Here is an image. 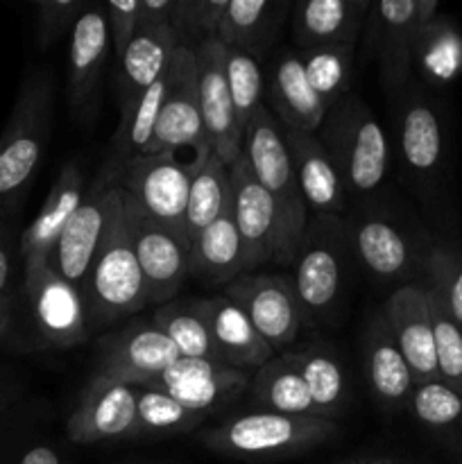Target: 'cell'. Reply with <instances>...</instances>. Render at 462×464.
Instances as JSON below:
<instances>
[{
	"label": "cell",
	"mask_w": 462,
	"mask_h": 464,
	"mask_svg": "<svg viewBox=\"0 0 462 464\" xmlns=\"http://www.w3.org/2000/svg\"><path fill=\"white\" fill-rule=\"evenodd\" d=\"M89 335L80 293L48 261L23 267L3 343L25 352L71 349Z\"/></svg>",
	"instance_id": "6da1fadb"
},
{
	"label": "cell",
	"mask_w": 462,
	"mask_h": 464,
	"mask_svg": "<svg viewBox=\"0 0 462 464\" xmlns=\"http://www.w3.org/2000/svg\"><path fill=\"white\" fill-rule=\"evenodd\" d=\"M353 249L347 218L313 216L290 263L303 326H317L338 313L347 293Z\"/></svg>",
	"instance_id": "7a4b0ae2"
},
{
	"label": "cell",
	"mask_w": 462,
	"mask_h": 464,
	"mask_svg": "<svg viewBox=\"0 0 462 464\" xmlns=\"http://www.w3.org/2000/svg\"><path fill=\"white\" fill-rule=\"evenodd\" d=\"M320 131L322 145L338 168L349 198L370 202L388 175L390 148L383 127L365 100L349 91L326 109Z\"/></svg>",
	"instance_id": "3957f363"
},
{
	"label": "cell",
	"mask_w": 462,
	"mask_h": 464,
	"mask_svg": "<svg viewBox=\"0 0 462 464\" xmlns=\"http://www.w3.org/2000/svg\"><path fill=\"white\" fill-rule=\"evenodd\" d=\"M82 304L91 331L111 326L148 306V285L131 247L122 211V193L113 211L102 247L82 285Z\"/></svg>",
	"instance_id": "277c9868"
},
{
	"label": "cell",
	"mask_w": 462,
	"mask_h": 464,
	"mask_svg": "<svg viewBox=\"0 0 462 464\" xmlns=\"http://www.w3.org/2000/svg\"><path fill=\"white\" fill-rule=\"evenodd\" d=\"M240 154L249 163V170L254 172L258 184L267 190L274 202L276 220H279L281 266H290L311 216H308V207L294 177L281 125L267 104L258 109L245 130Z\"/></svg>",
	"instance_id": "5b68a950"
},
{
	"label": "cell",
	"mask_w": 462,
	"mask_h": 464,
	"mask_svg": "<svg viewBox=\"0 0 462 464\" xmlns=\"http://www.w3.org/2000/svg\"><path fill=\"white\" fill-rule=\"evenodd\" d=\"M338 433L335 421L249 411L207 430V449L234 460H284L311 451Z\"/></svg>",
	"instance_id": "8992f818"
},
{
	"label": "cell",
	"mask_w": 462,
	"mask_h": 464,
	"mask_svg": "<svg viewBox=\"0 0 462 464\" xmlns=\"http://www.w3.org/2000/svg\"><path fill=\"white\" fill-rule=\"evenodd\" d=\"M347 227L353 258L374 279L406 285L426 276L433 240L406 218L365 202L347 218Z\"/></svg>",
	"instance_id": "52a82bcc"
},
{
	"label": "cell",
	"mask_w": 462,
	"mask_h": 464,
	"mask_svg": "<svg viewBox=\"0 0 462 464\" xmlns=\"http://www.w3.org/2000/svg\"><path fill=\"white\" fill-rule=\"evenodd\" d=\"M54 80L48 68H34L18 89L0 136V199L25 188L53 136Z\"/></svg>",
	"instance_id": "ba28073f"
},
{
	"label": "cell",
	"mask_w": 462,
	"mask_h": 464,
	"mask_svg": "<svg viewBox=\"0 0 462 464\" xmlns=\"http://www.w3.org/2000/svg\"><path fill=\"white\" fill-rule=\"evenodd\" d=\"M118 179H120V166L107 159L91 188L86 190L80 208L50 252V267L77 293H82V285L102 247L104 234L120 199L122 188L118 186Z\"/></svg>",
	"instance_id": "9c48e42d"
},
{
	"label": "cell",
	"mask_w": 462,
	"mask_h": 464,
	"mask_svg": "<svg viewBox=\"0 0 462 464\" xmlns=\"http://www.w3.org/2000/svg\"><path fill=\"white\" fill-rule=\"evenodd\" d=\"M438 12V0L371 3L365 21V54L379 62L380 80L392 93H399L412 82L417 39Z\"/></svg>",
	"instance_id": "30bf717a"
},
{
	"label": "cell",
	"mask_w": 462,
	"mask_h": 464,
	"mask_svg": "<svg viewBox=\"0 0 462 464\" xmlns=\"http://www.w3.org/2000/svg\"><path fill=\"white\" fill-rule=\"evenodd\" d=\"M195 172V161L184 163L177 154H140L125 163L118 186L139 204L149 220L188 243L186 208Z\"/></svg>",
	"instance_id": "8fae6325"
},
{
	"label": "cell",
	"mask_w": 462,
	"mask_h": 464,
	"mask_svg": "<svg viewBox=\"0 0 462 464\" xmlns=\"http://www.w3.org/2000/svg\"><path fill=\"white\" fill-rule=\"evenodd\" d=\"M181 148L195 150L197 168L211 154L204 139L202 111H199L197 59L193 50L186 48H177L166 68V93L145 154H177V150Z\"/></svg>",
	"instance_id": "7c38bea8"
},
{
	"label": "cell",
	"mask_w": 462,
	"mask_h": 464,
	"mask_svg": "<svg viewBox=\"0 0 462 464\" xmlns=\"http://www.w3.org/2000/svg\"><path fill=\"white\" fill-rule=\"evenodd\" d=\"M397 95L394 134L399 157L412 179L430 186L439 179L447 163V125L442 111L412 82Z\"/></svg>",
	"instance_id": "4fadbf2b"
},
{
	"label": "cell",
	"mask_w": 462,
	"mask_h": 464,
	"mask_svg": "<svg viewBox=\"0 0 462 464\" xmlns=\"http://www.w3.org/2000/svg\"><path fill=\"white\" fill-rule=\"evenodd\" d=\"M122 211L131 247L148 285V302L154 306L172 302L190 276V245L149 220L139 204L122 190Z\"/></svg>",
	"instance_id": "5bb4252c"
},
{
	"label": "cell",
	"mask_w": 462,
	"mask_h": 464,
	"mask_svg": "<svg viewBox=\"0 0 462 464\" xmlns=\"http://www.w3.org/2000/svg\"><path fill=\"white\" fill-rule=\"evenodd\" d=\"M181 358L179 349L149 322H131L104 335L98 344L95 379L143 388Z\"/></svg>",
	"instance_id": "9a60e30c"
},
{
	"label": "cell",
	"mask_w": 462,
	"mask_h": 464,
	"mask_svg": "<svg viewBox=\"0 0 462 464\" xmlns=\"http://www.w3.org/2000/svg\"><path fill=\"white\" fill-rule=\"evenodd\" d=\"M231 302L238 304L263 340L284 352L302 331V311L288 275L249 272L225 288Z\"/></svg>",
	"instance_id": "2e32d148"
},
{
	"label": "cell",
	"mask_w": 462,
	"mask_h": 464,
	"mask_svg": "<svg viewBox=\"0 0 462 464\" xmlns=\"http://www.w3.org/2000/svg\"><path fill=\"white\" fill-rule=\"evenodd\" d=\"M231 177V213L245 252V270L276 263L281 266V240L276 208L267 190L256 181L249 163L240 154L238 161L229 166Z\"/></svg>",
	"instance_id": "e0dca14e"
},
{
	"label": "cell",
	"mask_w": 462,
	"mask_h": 464,
	"mask_svg": "<svg viewBox=\"0 0 462 464\" xmlns=\"http://www.w3.org/2000/svg\"><path fill=\"white\" fill-rule=\"evenodd\" d=\"M66 435L82 447L136 440V388L91 376L68 415Z\"/></svg>",
	"instance_id": "ac0fdd59"
},
{
	"label": "cell",
	"mask_w": 462,
	"mask_h": 464,
	"mask_svg": "<svg viewBox=\"0 0 462 464\" xmlns=\"http://www.w3.org/2000/svg\"><path fill=\"white\" fill-rule=\"evenodd\" d=\"M247 372L211 361L179 358L166 372L154 376L143 388L157 390L175 399L186 411L208 417V412L231 406L249 388Z\"/></svg>",
	"instance_id": "d6986e66"
},
{
	"label": "cell",
	"mask_w": 462,
	"mask_h": 464,
	"mask_svg": "<svg viewBox=\"0 0 462 464\" xmlns=\"http://www.w3.org/2000/svg\"><path fill=\"white\" fill-rule=\"evenodd\" d=\"M225 50L217 39L207 41L195 50V59H197L199 111H202L207 148L225 166H234L243 152V134L236 125L234 104H231Z\"/></svg>",
	"instance_id": "ffe728a7"
},
{
	"label": "cell",
	"mask_w": 462,
	"mask_h": 464,
	"mask_svg": "<svg viewBox=\"0 0 462 464\" xmlns=\"http://www.w3.org/2000/svg\"><path fill=\"white\" fill-rule=\"evenodd\" d=\"M415 385L439 381L426 279L399 285L380 308Z\"/></svg>",
	"instance_id": "44dd1931"
},
{
	"label": "cell",
	"mask_w": 462,
	"mask_h": 464,
	"mask_svg": "<svg viewBox=\"0 0 462 464\" xmlns=\"http://www.w3.org/2000/svg\"><path fill=\"white\" fill-rule=\"evenodd\" d=\"M107 14L102 5H86L71 32L68 48V98L77 116H93L100 82L111 54Z\"/></svg>",
	"instance_id": "7402d4cb"
},
{
	"label": "cell",
	"mask_w": 462,
	"mask_h": 464,
	"mask_svg": "<svg viewBox=\"0 0 462 464\" xmlns=\"http://www.w3.org/2000/svg\"><path fill=\"white\" fill-rule=\"evenodd\" d=\"M216 347L217 361L240 372H256L274 358V349L258 335L243 308L226 295L195 299Z\"/></svg>",
	"instance_id": "603a6c76"
},
{
	"label": "cell",
	"mask_w": 462,
	"mask_h": 464,
	"mask_svg": "<svg viewBox=\"0 0 462 464\" xmlns=\"http://www.w3.org/2000/svg\"><path fill=\"white\" fill-rule=\"evenodd\" d=\"M299 190L306 202L308 213L315 216H342L347 211V188L338 168L317 134L281 127Z\"/></svg>",
	"instance_id": "cb8c5ba5"
},
{
	"label": "cell",
	"mask_w": 462,
	"mask_h": 464,
	"mask_svg": "<svg viewBox=\"0 0 462 464\" xmlns=\"http://www.w3.org/2000/svg\"><path fill=\"white\" fill-rule=\"evenodd\" d=\"M270 111L279 121L281 127L303 131V134H317L324 122L326 104L320 95L313 91L303 71L302 54L285 50L272 62L270 72L265 80Z\"/></svg>",
	"instance_id": "d4e9b609"
},
{
	"label": "cell",
	"mask_w": 462,
	"mask_h": 464,
	"mask_svg": "<svg viewBox=\"0 0 462 464\" xmlns=\"http://www.w3.org/2000/svg\"><path fill=\"white\" fill-rule=\"evenodd\" d=\"M86 195V181L80 166L75 161L66 163L59 170L43 207L39 208L34 220L27 229L18 236V252H21V266H36L50 258V252L57 245L59 236L63 234L66 225L75 211L80 208Z\"/></svg>",
	"instance_id": "484cf974"
},
{
	"label": "cell",
	"mask_w": 462,
	"mask_h": 464,
	"mask_svg": "<svg viewBox=\"0 0 462 464\" xmlns=\"http://www.w3.org/2000/svg\"><path fill=\"white\" fill-rule=\"evenodd\" d=\"M362 356H365L367 383L376 403L388 412L406 411L415 390V381L380 311L367 322L362 335Z\"/></svg>",
	"instance_id": "4316f807"
},
{
	"label": "cell",
	"mask_w": 462,
	"mask_h": 464,
	"mask_svg": "<svg viewBox=\"0 0 462 464\" xmlns=\"http://www.w3.org/2000/svg\"><path fill=\"white\" fill-rule=\"evenodd\" d=\"M371 3L367 0H306L294 5L293 36L302 50L356 45Z\"/></svg>",
	"instance_id": "83f0119b"
},
{
	"label": "cell",
	"mask_w": 462,
	"mask_h": 464,
	"mask_svg": "<svg viewBox=\"0 0 462 464\" xmlns=\"http://www.w3.org/2000/svg\"><path fill=\"white\" fill-rule=\"evenodd\" d=\"M179 48L175 30L170 25L143 27L130 41L118 59V98L120 109L139 100L154 82H159Z\"/></svg>",
	"instance_id": "f1b7e54d"
},
{
	"label": "cell",
	"mask_w": 462,
	"mask_h": 464,
	"mask_svg": "<svg viewBox=\"0 0 462 464\" xmlns=\"http://www.w3.org/2000/svg\"><path fill=\"white\" fill-rule=\"evenodd\" d=\"M288 3L284 0H229L217 30V41L225 48L261 59L279 36Z\"/></svg>",
	"instance_id": "f546056e"
},
{
	"label": "cell",
	"mask_w": 462,
	"mask_h": 464,
	"mask_svg": "<svg viewBox=\"0 0 462 464\" xmlns=\"http://www.w3.org/2000/svg\"><path fill=\"white\" fill-rule=\"evenodd\" d=\"M245 270V252L236 229L231 204L213 225L190 240V276L207 285H229Z\"/></svg>",
	"instance_id": "4dcf8cb0"
},
{
	"label": "cell",
	"mask_w": 462,
	"mask_h": 464,
	"mask_svg": "<svg viewBox=\"0 0 462 464\" xmlns=\"http://www.w3.org/2000/svg\"><path fill=\"white\" fill-rule=\"evenodd\" d=\"M247 401L252 411L293 417H317L311 392L294 367L290 352L274 356L249 379ZM320 420V417H317Z\"/></svg>",
	"instance_id": "1f68e13d"
},
{
	"label": "cell",
	"mask_w": 462,
	"mask_h": 464,
	"mask_svg": "<svg viewBox=\"0 0 462 464\" xmlns=\"http://www.w3.org/2000/svg\"><path fill=\"white\" fill-rule=\"evenodd\" d=\"M290 358L311 392L317 417L333 421L349 401V379L340 358L331 349L317 344L302 352H290Z\"/></svg>",
	"instance_id": "d6a6232c"
},
{
	"label": "cell",
	"mask_w": 462,
	"mask_h": 464,
	"mask_svg": "<svg viewBox=\"0 0 462 464\" xmlns=\"http://www.w3.org/2000/svg\"><path fill=\"white\" fill-rule=\"evenodd\" d=\"M412 72H419L426 84L448 86L462 72V32L448 16L430 18L419 32Z\"/></svg>",
	"instance_id": "836d02e7"
},
{
	"label": "cell",
	"mask_w": 462,
	"mask_h": 464,
	"mask_svg": "<svg viewBox=\"0 0 462 464\" xmlns=\"http://www.w3.org/2000/svg\"><path fill=\"white\" fill-rule=\"evenodd\" d=\"M231 204V177L229 166L216 154H208L207 161L197 168L190 184L188 208H186V234L188 243L202 234L208 225L217 220Z\"/></svg>",
	"instance_id": "e575fe53"
},
{
	"label": "cell",
	"mask_w": 462,
	"mask_h": 464,
	"mask_svg": "<svg viewBox=\"0 0 462 464\" xmlns=\"http://www.w3.org/2000/svg\"><path fill=\"white\" fill-rule=\"evenodd\" d=\"M152 322L170 338V343L179 349L181 358H195V361H217L216 347H213L211 334L195 308V299H184V302H168L157 306ZM222 365V362H220Z\"/></svg>",
	"instance_id": "d590c367"
},
{
	"label": "cell",
	"mask_w": 462,
	"mask_h": 464,
	"mask_svg": "<svg viewBox=\"0 0 462 464\" xmlns=\"http://www.w3.org/2000/svg\"><path fill=\"white\" fill-rule=\"evenodd\" d=\"M406 411L435 435H447L462 449V394L442 381L415 385Z\"/></svg>",
	"instance_id": "8d00e7d4"
},
{
	"label": "cell",
	"mask_w": 462,
	"mask_h": 464,
	"mask_svg": "<svg viewBox=\"0 0 462 464\" xmlns=\"http://www.w3.org/2000/svg\"><path fill=\"white\" fill-rule=\"evenodd\" d=\"M204 415L186 411L168 394L136 388V440L168 438L193 430Z\"/></svg>",
	"instance_id": "74e56055"
},
{
	"label": "cell",
	"mask_w": 462,
	"mask_h": 464,
	"mask_svg": "<svg viewBox=\"0 0 462 464\" xmlns=\"http://www.w3.org/2000/svg\"><path fill=\"white\" fill-rule=\"evenodd\" d=\"M353 48L356 45H324V48H313L302 53V63L308 82L326 107H331L342 95L349 93Z\"/></svg>",
	"instance_id": "f35d334b"
},
{
	"label": "cell",
	"mask_w": 462,
	"mask_h": 464,
	"mask_svg": "<svg viewBox=\"0 0 462 464\" xmlns=\"http://www.w3.org/2000/svg\"><path fill=\"white\" fill-rule=\"evenodd\" d=\"M225 71L226 82H229L231 104H234L236 125L240 134L256 116L258 109L263 107V93H265V77H263L258 59L240 50H225Z\"/></svg>",
	"instance_id": "ab89813d"
},
{
	"label": "cell",
	"mask_w": 462,
	"mask_h": 464,
	"mask_svg": "<svg viewBox=\"0 0 462 464\" xmlns=\"http://www.w3.org/2000/svg\"><path fill=\"white\" fill-rule=\"evenodd\" d=\"M426 288H428V308L430 322H433L435 358H438L439 381L456 390L457 394H462V329L448 315L442 299L430 288L428 281H426Z\"/></svg>",
	"instance_id": "60d3db41"
},
{
	"label": "cell",
	"mask_w": 462,
	"mask_h": 464,
	"mask_svg": "<svg viewBox=\"0 0 462 464\" xmlns=\"http://www.w3.org/2000/svg\"><path fill=\"white\" fill-rule=\"evenodd\" d=\"M229 0H177L170 27L179 48L197 50L207 41L217 39L220 21Z\"/></svg>",
	"instance_id": "b9f144b4"
},
{
	"label": "cell",
	"mask_w": 462,
	"mask_h": 464,
	"mask_svg": "<svg viewBox=\"0 0 462 464\" xmlns=\"http://www.w3.org/2000/svg\"><path fill=\"white\" fill-rule=\"evenodd\" d=\"M424 279L462 329V245L433 243Z\"/></svg>",
	"instance_id": "7bdbcfd3"
},
{
	"label": "cell",
	"mask_w": 462,
	"mask_h": 464,
	"mask_svg": "<svg viewBox=\"0 0 462 464\" xmlns=\"http://www.w3.org/2000/svg\"><path fill=\"white\" fill-rule=\"evenodd\" d=\"M36 9V36L41 48H50L62 36L71 34L77 18L86 9L84 0H39Z\"/></svg>",
	"instance_id": "ee69618b"
},
{
	"label": "cell",
	"mask_w": 462,
	"mask_h": 464,
	"mask_svg": "<svg viewBox=\"0 0 462 464\" xmlns=\"http://www.w3.org/2000/svg\"><path fill=\"white\" fill-rule=\"evenodd\" d=\"M16 261H21L18 238L9 229V225L0 220V343L7 331L9 313H12L16 288L21 284V275L16 276Z\"/></svg>",
	"instance_id": "f6af8a7d"
},
{
	"label": "cell",
	"mask_w": 462,
	"mask_h": 464,
	"mask_svg": "<svg viewBox=\"0 0 462 464\" xmlns=\"http://www.w3.org/2000/svg\"><path fill=\"white\" fill-rule=\"evenodd\" d=\"M104 14H107L109 34H111L113 54L116 62L122 57L130 41L134 39L136 32L140 30V0H122V3H104Z\"/></svg>",
	"instance_id": "bcb514c9"
},
{
	"label": "cell",
	"mask_w": 462,
	"mask_h": 464,
	"mask_svg": "<svg viewBox=\"0 0 462 464\" xmlns=\"http://www.w3.org/2000/svg\"><path fill=\"white\" fill-rule=\"evenodd\" d=\"M5 464H63L62 453L50 442H27Z\"/></svg>",
	"instance_id": "7dc6e473"
},
{
	"label": "cell",
	"mask_w": 462,
	"mask_h": 464,
	"mask_svg": "<svg viewBox=\"0 0 462 464\" xmlns=\"http://www.w3.org/2000/svg\"><path fill=\"white\" fill-rule=\"evenodd\" d=\"M177 0H140V30L170 25Z\"/></svg>",
	"instance_id": "c3c4849f"
},
{
	"label": "cell",
	"mask_w": 462,
	"mask_h": 464,
	"mask_svg": "<svg viewBox=\"0 0 462 464\" xmlns=\"http://www.w3.org/2000/svg\"><path fill=\"white\" fill-rule=\"evenodd\" d=\"M342 464H408V462L399 460V458H392V456H380V458H362V460H351Z\"/></svg>",
	"instance_id": "681fc988"
},
{
	"label": "cell",
	"mask_w": 462,
	"mask_h": 464,
	"mask_svg": "<svg viewBox=\"0 0 462 464\" xmlns=\"http://www.w3.org/2000/svg\"><path fill=\"white\" fill-rule=\"evenodd\" d=\"M0 408H3V394H0Z\"/></svg>",
	"instance_id": "f907efd6"
},
{
	"label": "cell",
	"mask_w": 462,
	"mask_h": 464,
	"mask_svg": "<svg viewBox=\"0 0 462 464\" xmlns=\"http://www.w3.org/2000/svg\"><path fill=\"white\" fill-rule=\"evenodd\" d=\"M460 453H462V449H460Z\"/></svg>",
	"instance_id": "816d5d0a"
}]
</instances>
